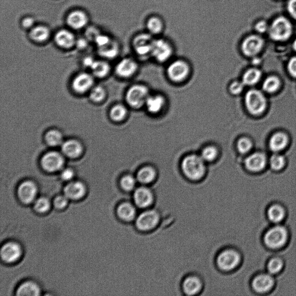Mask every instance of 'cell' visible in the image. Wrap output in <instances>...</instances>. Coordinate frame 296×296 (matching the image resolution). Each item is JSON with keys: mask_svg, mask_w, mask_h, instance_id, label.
I'll return each mask as SVG.
<instances>
[{"mask_svg": "<svg viewBox=\"0 0 296 296\" xmlns=\"http://www.w3.org/2000/svg\"><path fill=\"white\" fill-rule=\"evenodd\" d=\"M94 62L95 61H93V59L90 57H87L86 58L84 59V65L87 67H91V66L93 65V64Z\"/></svg>", "mask_w": 296, "mask_h": 296, "instance_id": "9f6ffc18", "label": "cell"}, {"mask_svg": "<svg viewBox=\"0 0 296 296\" xmlns=\"http://www.w3.org/2000/svg\"><path fill=\"white\" fill-rule=\"evenodd\" d=\"M270 25L265 20H261L255 23V30L258 33L264 34L269 31Z\"/></svg>", "mask_w": 296, "mask_h": 296, "instance_id": "bcb514c9", "label": "cell"}, {"mask_svg": "<svg viewBox=\"0 0 296 296\" xmlns=\"http://www.w3.org/2000/svg\"><path fill=\"white\" fill-rule=\"evenodd\" d=\"M274 285V280L270 274H263L257 276L253 281L254 290L258 293H266L270 291Z\"/></svg>", "mask_w": 296, "mask_h": 296, "instance_id": "9a60e30c", "label": "cell"}, {"mask_svg": "<svg viewBox=\"0 0 296 296\" xmlns=\"http://www.w3.org/2000/svg\"><path fill=\"white\" fill-rule=\"evenodd\" d=\"M265 45V41L258 34H250L242 39L241 50L244 55L254 57L260 53Z\"/></svg>", "mask_w": 296, "mask_h": 296, "instance_id": "52a82bcc", "label": "cell"}, {"mask_svg": "<svg viewBox=\"0 0 296 296\" xmlns=\"http://www.w3.org/2000/svg\"><path fill=\"white\" fill-rule=\"evenodd\" d=\"M253 143L249 138L243 137L240 138L237 142V148L239 153L245 154L251 150Z\"/></svg>", "mask_w": 296, "mask_h": 296, "instance_id": "b9f144b4", "label": "cell"}, {"mask_svg": "<svg viewBox=\"0 0 296 296\" xmlns=\"http://www.w3.org/2000/svg\"><path fill=\"white\" fill-rule=\"evenodd\" d=\"M105 91L101 86H96L91 90L90 97L94 102H100L105 97Z\"/></svg>", "mask_w": 296, "mask_h": 296, "instance_id": "7bdbcfd3", "label": "cell"}, {"mask_svg": "<svg viewBox=\"0 0 296 296\" xmlns=\"http://www.w3.org/2000/svg\"><path fill=\"white\" fill-rule=\"evenodd\" d=\"M90 68L93 74L100 78L105 77L110 71L109 65L103 61H95Z\"/></svg>", "mask_w": 296, "mask_h": 296, "instance_id": "e575fe53", "label": "cell"}, {"mask_svg": "<svg viewBox=\"0 0 296 296\" xmlns=\"http://www.w3.org/2000/svg\"><path fill=\"white\" fill-rule=\"evenodd\" d=\"M244 84L242 82L235 81L231 84L230 90L232 94H238L241 93L243 89Z\"/></svg>", "mask_w": 296, "mask_h": 296, "instance_id": "7dc6e473", "label": "cell"}, {"mask_svg": "<svg viewBox=\"0 0 296 296\" xmlns=\"http://www.w3.org/2000/svg\"><path fill=\"white\" fill-rule=\"evenodd\" d=\"M283 266V263L281 259L274 258L268 264L267 269L270 274H275L282 270Z\"/></svg>", "mask_w": 296, "mask_h": 296, "instance_id": "ab89813d", "label": "cell"}, {"mask_svg": "<svg viewBox=\"0 0 296 296\" xmlns=\"http://www.w3.org/2000/svg\"><path fill=\"white\" fill-rule=\"evenodd\" d=\"M137 69V63L133 59L126 58L118 63L116 70L120 77L129 78L135 73Z\"/></svg>", "mask_w": 296, "mask_h": 296, "instance_id": "ffe728a7", "label": "cell"}, {"mask_svg": "<svg viewBox=\"0 0 296 296\" xmlns=\"http://www.w3.org/2000/svg\"><path fill=\"white\" fill-rule=\"evenodd\" d=\"M156 177V171L151 167H145L138 171L137 179L143 184H148L154 181Z\"/></svg>", "mask_w": 296, "mask_h": 296, "instance_id": "d6a6232c", "label": "cell"}, {"mask_svg": "<svg viewBox=\"0 0 296 296\" xmlns=\"http://www.w3.org/2000/svg\"><path fill=\"white\" fill-rule=\"evenodd\" d=\"M85 193V187L81 182H74L67 185L65 189V195L68 199H81Z\"/></svg>", "mask_w": 296, "mask_h": 296, "instance_id": "d4e9b609", "label": "cell"}, {"mask_svg": "<svg viewBox=\"0 0 296 296\" xmlns=\"http://www.w3.org/2000/svg\"><path fill=\"white\" fill-rule=\"evenodd\" d=\"M261 72L259 70L253 69L248 70L244 74L242 78V82L245 85H254L258 82L261 78Z\"/></svg>", "mask_w": 296, "mask_h": 296, "instance_id": "836d02e7", "label": "cell"}, {"mask_svg": "<svg viewBox=\"0 0 296 296\" xmlns=\"http://www.w3.org/2000/svg\"><path fill=\"white\" fill-rule=\"evenodd\" d=\"M183 290L187 295H194L201 290L202 283L197 277L187 278L183 284Z\"/></svg>", "mask_w": 296, "mask_h": 296, "instance_id": "f1b7e54d", "label": "cell"}, {"mask_svg": "<svg viewBox=\"0 0 296 296\" xmlns=\"http://www.w3.org/2000/svg\"><path fill=\"white\" fill-rule=\"evenodd\" d=\"M287 238L288 233L285 228L277 226L271 228L266 232L264 240L270 249H278L285 245Z\"/></svg>", "mask_w": 296, "mask_h": 296, "instance_id": "5b68a950", "label": "cell"}, {"mask_svg": "<svg viewBox=\"0 0 296 296\" xmlns=\"http://www.w3.org/2000/svg\"><path fill=\"white\" fill-rule=\"evenodd\" d=\"M17 294L19 296H37L40 294V290L37 284L27 282L19 287Z\"/></svg>", "mask_w": 296, "mask_h": 296, "instance_id": "f546056e", "label": "cell"}, {"mask_svg": "<svg viewBox=\"0 0 296 296\" xmlns=\"http://www.w3.org/2000/svg\"><path fill=\"white\" fill-rule=\"evenodd\" d=\"M55 41L59 46L64 49H69L75 45L77 40L72 32L63 29L58 31L55 34Z\"/></svg>", "mask_w": 296, "mask_h": 296, "instance_id": "ac0fdd59", "label": "cell"}, {"mask_svg": "<svg viewBox=\"0 0 296 296\" xmlns=\"http://www.w3.org/2000/svg\"><path fill=\"white\" fill-rule=\"evenodd\" d=\"M45 140L48 145L50 146H58L63 142V135L61 132L56 130H52L46 134Z\"/></svg>", "mask_w": 296, "mask_h": 296, "instance_id": "d590c367", "label": "cell"}, {"mask_svg": "<svg viewBox=\"0 0 296 296\" xmlns=\"http://www.w3.org/2000/svg\"><path fill=\"white\" fill-rule=\"evenodd\" d=\"M127 110L126 108L122 105L114 106L111 111V118L115 121H121L126 117Z\"/></svg>", "mask_w": 296, "mask_h": 296, "instance_id": "74e56055", "label": "cell"}, {"mask_svg": "<svg viewBox=\"0 0 296 296\" xmlns=\"http://www.w3.org/2000/svg\"><path fill=\"white\" fill-rule=\"evenodd\" d=\"M267 215L270 221L273 223H279L285 218V211L282 206L275 205L270 207Z\"/></svg>", "mask_w": 296, "mask_h": 296, "instance_id": "1f68e13d", "label": "cell"}, {"mask_svg": "<svg viewBox=\"0 0 296 296\" xmlns=\"http://www.w3.org/2000/svg\"><path fill=\"white\" fill-rule=\"evenodd\" d=\"M67 23L71 29L80 30L85 27L89 22L87 14L81 10L71 12L67 17Z\"/></svg>", "mask_w": 296, "mask_h": 296, "instance_id": "5bb4252c", "label": "cell"}, {"mask_svg": "<svg viewBox=\"0 0 296 296\" xmlns=\"http://www.w3.org/2000/svg\"><path fill=\"white\" fill-rule=\"evenodd\" d=\"M293 32V25L285 17H278L270 24L269 33L270 38L275 41H285Z\"/></svg>", "mask_w": 296, "mask_h": 296, "instance_id": "6da1fadb", "label": "cell"}, {"mask_svg": "<svg viewBox=\"0 0 296 296\" xmlns=\"http://www.w3.org/2000/svg\"><path fill=\"white\" fill-rule=\"evenodd\" d=\"M21 247L18 244L9 242L2 248L1 251L2 258L4 261L8 263L17 261L21 255Z\"/></svg>", "mask_w": 296, "mask_h": 296, "instance_id": "2e32d148", "label": "cell"}, {"mask_svg": "<svg viewBox=\"0 0 296 296\" xmlns=\"http://www.w3.org/2000/svg\"><path fill=\"white\" fill-rule=\"evenodd\" d=\"M111 39L109 36L100 34L94 40L95 42L97 44L98 47H101L106 45L107 43L111 41Z\"/></svg>", "mask_w": 296, "mask_h": 296, "instance_id": "681fc988", "label": "cell"}, {"mask_svg": "<svg viewBox=\"0 0 296 296\" xmlns=\"http://www.w3.org/2000/svg\"><path fill=\"white\" fill-rule=\"evenodd\" d=\"M67 203L68 198L66 196H59V197L55 199L54 205L57 209H62L67 206Z\"/></svg>", "mask_w": 296, "mask_h": 296, "instance_id": "f907efd6", "label": "cell"}, {"mask_svg": "<svg viewBox=\"0 0 296 296\" xmlns=\"http://www.w3.org/2000/svg\"><path fill=\"white\" fill-rule=\"evenodd\" d=\"M165 101L162 95L149 96L145 105L147 111L152 114H157L163 109Z\"/></svg>", "mask_w": 296, "mask_h": 296, "instance_id": "484cf974", "label": "cell"}, {"mask_svg": "<svg viewBox=\"0 0 296 296\" xmlns=\"http://www.w3.org/2000/svg\"><path fill=\"white\" fill-rule=\"evenodd\" d=\"M144 26L145 30L155 38L164 35L166 29L165 19L157 14L147 16L144 22Z\"/></svg>", "mask_w": 296, "mask_h": 296, "instance_id": "ba28073f", "label": "cell"}, {"mask_svg": "<svg viewBox=\"0 0 296 296\" xmlns=\"http://www.w3.org/2000/svg\"><path fill=\"white\" fill-rule=\"evenodd\" d=\"M168 75L174 82H181L185 80L189 73V67L182 60H177L172 63L168 68Z\"/></svg>", "mask_w": 296, "mask_h": 296, "instance_id": "30bf717a", "label": "cell"}, {"mask_svg": "<svg viewBox=\"0 0 296 296\" xmlns=\"http://www.w3.org/2000/svg\"><path fill=\"white\" fill-rule=\"evenodd\" d=\"M35 21L33 18L30 17H25L22 19L21 25L24 29H31L34 27Z\"/></svg>", "mask_w": 296, "mask_h": 296, "instance_id": "816d5d0a", "label": "cell"}, {"mask_svg": "<svg viewBox=\"0 0 296 296\" xmlns=\"http://www.w3.org/2000/svg\"><path fill=\"white\" fill-rule=\"evenodd\" d=\"M134 201L139 207L146 208L153 202V194L151 191L145 187H141L135 190Z\"/></svg>", "mask_w": 296, "mask_h": 296, "instance_id": "44dd1931", "label": "cell"}, {"mask_svg": "<svg viewBox=\"0 0 296 296\" xmlns=\"http://www.w3.org/2000/svg\"><path fill=\"white\" fill-rule=\"evenodd\" d=\"M288 70L294 77H296V57L292 58L288 64Z\"/></svg>", "mask_w": 296, "mask_h": 296, "instance_id": "f5cc1de1", "label": "cell"}, {"mask_svg": "<svg viewBox=\"0 0 296 296\" xmlns=\"http://www.w3.org/2000/svg\"><path fill=\"white\" fill-rule=\"evenodd\" d=\"M149 96L148 90L145 86L135 85L128 90L126 101L131 107L137 109L145 105Z\"/></svg>", "mask_w": 296, "mask_h": 296, "instance_id": "9c48e42d", "label": "cell"}, {"mask_svg": "<svg viewBox=\"0 0 296 296\" xmlns=\"http://www.w3.org/2000/svg\"><path fill=\"white\" fill-rule=\"evenodd\" d=\"M266 165V158L261 153H256L248 157L245 165L248 170L253 172H259L265 169Z\"/></svg>", "mask_w": 296, "mask_h": 296, "instance_id": "d6986e66", "label": "cell"}, {"mask_svg": "<svg viewBox=\"0 0 296 296\" xmlns=\"http://www.w3.org/2000/svg\"><path fill=\"white\" fill-rule=\"evenodd\" d=\"M287 10L291 17L296 20V0H288Z\"/></svg>", "mask_w": 296, "mask_h": 296, "instance_id": "c3c4849f", "label": "cell"}, {"mask_svg": "<svg viewBox=\"0 0 296 296\" xmlns=\"http://www.w3.org/2000/svg\"><path fill=\"white\" fill-rule=\"evenodd\" d=\"M136 181L131 175L125 176L121 181V185L124 189L130 191L133 190L135 186Z\"/></svg>", "mask_w": 296, "mask_h": 296, "instance_id": "f6af8a7d", "label": "cell"}, {"mask_svg": "<svg viewBox=\"0 0 296 296\" xmlns=\"http://www.w3.org/2000/svg\"><path fill=\"white\" fill-rule=\"evenodd\" d=\"M62 150L67 157L75 158L81 155L82 153L81 144L74 139H70L63 143Z\"/></svg>", "mask_w": 296, "mask_h": 296, "instance_id": "603a6c76", "label": "cell"}, {"mask_svg": "<svg viewBox=\"0 0 296 296\" xmlns=\"http://www.w3.org/2000/svg\"><path fill=\"white\" fill-rule=\"evenodd\" d=\"M293 47L294 50L296 52V39L294 40L293 43Z\"/></svg>", "mask_w": 296, "mask_h": 296, "instance_id": "680465c9", "label": "cell"}, {"mask_svg": "<svg viewBox=\"0 0 296 296\" xmlns=\"http://www.w3.org/2000/svg\"><path fill=\"white\" fill-rule=\"evenodd\" d=\"M37 192V186L33 182L26 181L19 188V197L23 203H30L34 201Z\"/></svg>", "mask_w": 296, "mask_h": 296, "instance_id": "e0dca14e", "label": "cell"}, {"mask_svg": "<svg viewBox=\"0 0 296 296\" xmlns=\"http://www.w3.org/2000/svg\"><path fill=\"white\" fill-rule=\"evenodd\" d=\"M155 37L144 30L138 32L132 39V47L138 57L146 58L151 57Z\"/></svg>", "mask_w": 296, "mask_h": 296, "instance_id": "277c9868", "label": "cell"}, {"mask_svg": "<svg viewBox=\"0 0 296 296\" xmlns=\"http://www.w3.org/2000/svg\"><path fill=\"white\" fill-rule=\"evenodd\" d=\"M118 214L124 221H130L135 218L136 211L130 204L123 203L118 208Z\"/></svg>", "mask_w": 296, "mask_h": 296, "instance_id": "4dcf8cb0", "label": "cell"}, {"mask_svg": "<svg viewBox=\"0 0 296 296\" xmlns=\"http://www.w3.org/2000/svg\"><path fill=\"white\" fill-rule=\"evenodd\" d=\"M182 169L188 178L194 181L201 179L205 174V161L198 155L187 156L183 160Z\"/></svg>", "mask_w": 296, "mask_h": 296, "instance_id": "7a4b0ae2", "label": "cell"}, {"mask_svg": "<svg viewBox=\"0 0 296 296\" xmlns=\"http://www.w3.org/2000/svg\"><path fill=\"white\" fill-rule=\"evenodd\" d=\"M35 209L38 213H43L49 210L50 203L46 198H40L35 203Z\"/></svg>", "mask_w": 296, "mask_h": 296, "instance_id": "ee69618b", "label": "cell"}, {"mask_svg": "<svg viewBox=\"0 0 296 296\" xmlns=\"http://www.w3.org/2000/svg\"><path fill=\"white\" fill-rule=\"evenodd\" d=\"M93 84V79L90 75L82 73L75 77L73 86L74 89L78 93H83L89 90Z\"/></svg>", "mask_w": 296, "mask_h": 296, "instance_id": "7402d4cb", "label": "cell"}, {"mask_svg": "<svg viewBox=\"0 0 296 296\" xmlns=\"http://www.w3.org/2000/svg\"><path fill=\"white\" fill-rule=\"evenodd\" d=\"M51 31L47 27L43 25L34 26L30 29L29 37L36 42H43L50 37Z\"/></svg>", "mask_w": 296, "mask_h": 296, "instance_id": "cb8c5ba5", "label": "cell"}, {"mask_svg": "<svg viewBox=\"0 0 296 296\" xmlns=\"http://www.w3.org/2000/svg\"><path fill=\"white\" fill-rule=\"evenodd\" d=\"M76 43H78L79 47L84 48L86 46V40L80 39L79 41L76 42Z\"/></svg>", "mask_w": 296, "mask_h": 296, "instance_id": "6f0895ef", "label": "cell"}, {"mask_svg": "<svg viewBox=\"0 0 296 296\" xmlns=\"http://www.w3.org/2000/svg\"><path fill=\"white\" fill-rule=\"evenodd\" d=\"M159 217L157 212L146 211L140 214L136 221V225L139 230L148 231L154 229L158 225Z\"/></svg>", "mask_w": 296, "mask_h": 296, "instance_id": "7c38bea8", "label": "cell"}, {"mask_svg": "<svg viewBox=\"0 0 296 296\" xmlns=\"http://www.w3.org/2000/svg\"><path fill=\"white\" fill-rule=\"evenodd\" d=\"M119 52V46L115 40L111 41L101 47H98V53L103 57L113 59L117 57Z\"/></svg>", "mask_w": 296, "mask_h": 296, "instance_id": "83f0119b", "label": "cell"}, {"mask_svg": "<svg viewBox=\"0 0 296 296\" xmlns=\"http://www.w3.org/2000/svg\"><path fill=\"white\" fill-rule=\"evenodd\" d=\"M41 164L43 169L47 171H57L63 166L64 159L57 152H50L43 156Z\"/></svg>", "mask_w": 296, "mask_h": 296, "instance_id": "4fadbf2b", "label": "cell"}, {"mask_svg": "<svg viewBox=\"0 0 296 296\" xmlns=\"http://www.w3.org/2000/svg\"><path fill=\"white\" fill-rule=\"evenodd\" d=\"M74 171L70 169L63 170L62 173V178L65 181H69L74 177Z\"/></svg>", "mask_w": 296, "mask_h": 296, "instance_id": "db71d44e", "label": "cell"}, {"mask_svg": "<svg viewBox=\"0 0 296 296\" xmlns=\"http://www.w3.org/2000/svg\"><path fill=\"white\" fill-rule=\"evenodd\" d=\"M285 159L282 156L278 154H274L270 159V166L271 169L275 171L281 170L285 165Z\"/></svg>", "mask_w": 296, "mask_h": 296, "instance_id": "60d3db41", "label": "cell"}, {"mask_svg": "<svg viewBox=\"0 0 296 296\" xmlns=\"http://www.w3.org/2000/svg\"><path fill=\"white\" fill-rule=\"evenodd\" d=\"M240 256L234 250H226L219 255L217 263L220 269L230 271L235 269L240 262Z\"/></svg>", "mask_w": 296, "mask_h": 296, "instance_id": "8fae6325", "label": "cell"}, {"mask_svg": "<svg viewBox=\"0 0 296 296\" xmlns=\"http://www.w3.org/2000/svg\"><path fill=\"white\" fill-rule=\"evenodd\" d=\"M218 154L217 148L213 146H209L203 149L201 157L205 161L212 162L217 158Z\"/></svg>", "mask_w": 296, "mask_h": 296, "instance_id": "f35d334b", "label": "cell"}, {"mask_svg": "<svg viewBox=\"0 0 296 296\" xmlns=\"http://www.w3.org/2000/svg\"><path fill=\"white\" fill-rule=\"evenodd\" d=\"M288 138L285 133H277L272 136L269 142L270 149L275 153L282 151L287 145Z\"/></svg>", "mask_w": 296, "mask_h": 296, "instance_id": "4316f807", "label": "cell"}, {"mask_svg": "<svg viewBox=\"0 0 296 296\" xmlns=\"http://www.w3.org/2000/svg\"><path fill=\"white\" fill-rule=\"evenodd\" d=\"M279 85V80L277 77H270L264 82L263 88L267 93H274L278 90Z\"/></svg>", "mask_w": 296, "mask_h": 296, "instance_id": "8d00e7d4", "label": "cell"}, {"mask_svg": "<svg viewBox=\"0 0 296 296\" xmlns=\"http://www.w3.org/2000/svg\"><path fill=\"white\" fill-rule=\"evenodd\" d=\"M100 34L98 33V30L97 29H95V28H90L89 29H88L87 32L86 33V37L89 38H93L94 41L96 37Z\"/></svg>", "mask_w": 296, "mask_h": 296, "instance_id": "11a10c76", "label": "cell"}, {"mask_svg": "<svg viewBox=\"0 0 296 296\" xmlns=\"http://www.w3.org/2000/svg\"><path fill=\"white\" fill-rule=\"evenodd\" d=\"M245 105L251 114L261 115L266 109V100L261 91L253 89L246 94Z\"/></svg>", "mask_w": 296, "mask_h": 296, "instance_id": "8992f818", "label": "cell"}, {"mask_svg": "<svg viewBox=\"0 0 296 296\" xmlns=\"http://www.w3.org/2000/svg\"><path fill=\"white\" fill-rule=\"evenodd\" d=\"M174 52L173 42L169 38L162 35L154 39L151 57L156 61L163 63L169 61Z\"/></svg>", "mask_w": 296, "mask_h": 296, "instance_id": "3957f363", "label": "cell"}]
</instances>
